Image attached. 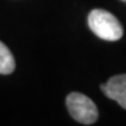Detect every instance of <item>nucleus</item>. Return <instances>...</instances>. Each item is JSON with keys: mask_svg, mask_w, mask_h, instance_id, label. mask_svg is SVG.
I'll return each mask as SVG.
<instances>
[{"mask_svg": "<svg viewBox=\"0 0 126 126\" xmlns=\"http://www.w3.org/2000/svg\"><path fill=\"white\" fill-rule=\"evenodd\" d=\"M88 25L99 39L117 41L124 34L122 23L118 19L105 9H92L88 16Z\"/></svg>", "mask_w": 126, "mask_h": 126, "instance_id": "nucleus-1", "label": "nucleus"}, {"mask_svg": "<svg viewBox=\"0 0 126 126\" xmlns=\"http://www.w3.org/2000/svg\"><path fill=\"white\" fill-rule=\"evenodd\" d=\"M122 1H124V2H126V0H122Z\"/></svg>", "mask_w": 126, "mask_h": 126, "instance_id": "nucleus-5", "label": "nucleus"}, {"mask_svg": "<svg viewBox=\"0 0 126 126\" xmlns=\"http://www.w3.org/2000/svg\"><path fill=\"white\" fill-rule=\"evenodd\" d=\"M104 94L116 100L123 109H126V74L111 77L105 84L100 85Z\"/></svg>", "mask_w": 126, "mask_h": 126, "instance_id": "nucleus-3", "label": "nucleus"}, {"mask_svg": "<svg viewBox=\"0 0 126 126\" xmlns=\"http://www.w3.org/2000/svg\"><path fill=\"white\" fill-rule=\"evenodd\" d=\"M15 69V60L11 50L0 41V74L9 75Z\"/></svg>", "mask_w": 126, "mask_h": 126, "instance_id": "nucleus-4", "label": "nucleus"}, {"mask_svg": "<svg viewBox=\"0 0 126 126\" xmlns=\"http://www.w3.org/2000/svg\"><path fill=\"white\" fill-rule=\"evenodd\" d=\"M65 103L70 116L76 122L84 125H91L97 122L98 109L88 96L81 92H71L68 94Z\"/></svg>", "mask_w": 126, "mask_h": 126, "instance_id": "nucleus-2", "label": "nucleus"}]
</instances>
